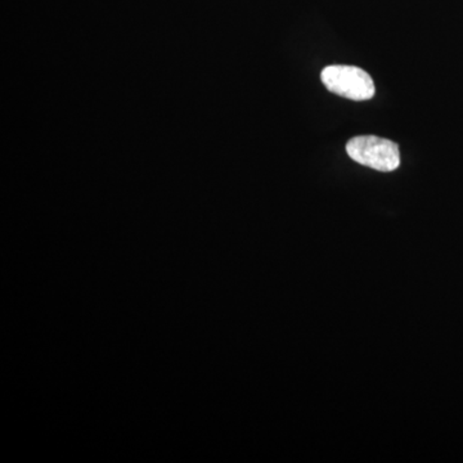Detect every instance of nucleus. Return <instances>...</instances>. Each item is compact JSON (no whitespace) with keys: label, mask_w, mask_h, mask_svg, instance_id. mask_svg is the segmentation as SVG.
<instances>
[{"label":"nucleus","mask_w":463,"mask_h":463,"mask_svg":"<svg viewBox=\"0 0 463 463\" xmlns=\"http://www.w3.org/2000/svg\"><path fill=\"white\" fill-rule=\"evenodd\" d=\"M352 160L377 172L389 173L401 165V152L397 143L376 136H359L346 145Z\"/></svg>","instance_id":"f257e3e1"},{"label":"nucleus","mask_w":463,"mask_h":463,"mask_svg":"<svg viewBox=\"0 0 463 463\" xmlns=\"http://www.w3.org/2000/svg\"><path fill=\"white\" fill-rule=\"evenodd\" d=\"M321 79L331 93L344 99L367 100L374 96L373 78L359 67L328 66L323 70Z\"/></svg>","instance_id":"f03ea898"}]
</instances>
